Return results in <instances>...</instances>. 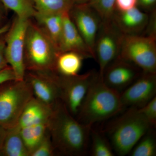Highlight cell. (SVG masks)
I'll return each mask as SVG.
<instances>
[{"label": "cell", "instance_id": "22", "mask_svg": "<svg viewBox=\"0 0 156 156\" xmlns=\"http://www.w3.org/2000/svg\"><path fill=\"white\" fill-rule=\"evenodd\" d=\"M151 130L146 133L135 144L130 153L131 156H156V136L154 133Z\"/></svg>", "mask_w": 156, "mask_h": 156}, {"label": "cell", "instance_id": "33", "mask_svg": "<svg viewBox=\"0 0 156 156\" xmlns=\"http://www.w3.org/2000/svg\"><path fill=\"white\" fill-rule=\"evenodd\" d=\"M5 9H6L5 8L3 4L1 2V1H0V27L3 25H2V23L3 19H4V13H5L4 11H5Z\"/></svg>", "mask_w": 156, "mask_h": 156}, {"label": "cell", "instance_id": "5", "mask_svg": "<svg viewBox=\"0 0 156 156\" xmlns=\"http://www.w3.org/2000/svg\"><path fill=\"white\" fill-rule=\"evenodd\" d=\"M33 97L30 86L24 80L0 84V126L8 129L17 126L23 109Z\"/></svg>", "mask_w": 156, "mask_h": 156}, {"label": "cell", "instance_id": "15", "mask_svg": "<svg viewBox=\"0 0 156 156\" xmlns=\"http://www.w3.org/2000/svg\"><path fill=\"white\" fill-rule=\"evenodd\" d=\"M59 53L74 51L83 55L86 58H94L77 29L74 24L69 13L63 15V27L58 44Z\"/></svg>", "mask_w": 156, "mask_h": 156}, {"label": "cell", "instance_id": "35", "mask_svg": "<svg viewBox=\"0 0 156 156\" xmlns=\"http://www.w3.org/2000/svg\"><path fill=\"white\" fill-rule=\"evenodd\" d=\"M74 5L86 4L89 2L90 0H72Z\"/></svg>", "mask_w": 156, "mask_h": 156}, {"label": "cell", "instance_id": "2", "mask_svg": "<svg viewBox=\"0 0 156 156\" xmlns=\"http://www.w3.org/2000/svg\"><path fill=\"white\" fill-rule=\"evenodd\" d=\"M120 93L107 86L99 73L89 87L76 119L92 127L118 114L124 109Z\"/></svg>", "mask_w": 156, "mask_h": 156}, {"label": "cell", "instance_id": "8", "mask_svg": "<svg viewBox=\"0 0 156 156\" xmlns=\"http://www.w3.org/2000/svg\"><path fill=\"white\" fill-rule=\"evenodd\" d=\"M29 19L16 16L9 30L5 34V55L8 64L13 70L15 79L23 80L26 70L24 49Z\"/></svg>", "mask_w": 156, "mask_h": 156}, {"label": "cell", "instance_id": "17", "mask_svg": "<svg viewBox=\"0 0 156 156\" xmlns=\"http://www.w3.org/2000/svg\"><path fill=\"white\" fill-rule=\"evenodd\" d=\"M85 58L83 55L74 51L59 53L56 58L55 71L64 76L77 75Z\"/></svg>", "mask_w": 156, "mask_h": 156}, {"label": "cell", "instance_id": "21", "mask_svg": "<svg viewBox=\"0 0 156 156\" xmlns=\"http://www.w3.org/2000/svg\"><path fill=\"white\" fill-rule=\"evenodd\" d=\"M36 12L42 14L69 13L74 4L72 0H32Z\"/></svg>", "mask_w": 156, "mask_h": 156}, {"label": "cell", "instance_id": "6", "mask_svg": "<svg viewBox=\"0 0 156 156\" xmlns=\"http://www.w3.org/2000/svg\"><path fill=\"white\" fill-rule=\"evenodd\" d=\"M156 39L144 34H124L119 56L143 72L156 73Z\"/></svg>", "mask_w": 156, "mask_h": 156}, {"label": "cell", "instance_id": "9", "mask_svg": "<svg viewBox=\"0 0 156 156\" xmlns=\"http://www.w3.org/2000/svg\"><path fill=\"white\" fill-rule=\"evenodd\" d=\"M124 34L112 19L101 22L94 45L95 59L99 66V75L102 77L105 69L120 55Z\"/></svg>", "mask_w": 156, "mask_h": 156}, {"label": "cell", "instance_id": "14", "mask_svg": "<svg viewBox=\"0 0 156 156\" xmlns=\"http://www.w3.org/2000/svg\"><path fill=\"white\" fill-rule=\"evenodd\" d=\"M149 19L147 13L137 7L125 11L115 10L112 20L124 35L142 34Z\"/></svg>", "mask_w": 156, "mask_h": 156}, {"label": "cell", "instance_id": "27", "mask_svg": "<svg viewBox=\"0 0 156 156\" xmlns=\"http://www.w3.org/2000/svg\"><path fill=\"white\" fill-rule=\"evenodd\" d=\"M140 112L149 122L152 126L156 124V96L147 104L138 108Z\"/></svg>", "mask_w": 156, "mask_h": 156}, {"label": "cell", "instance_id": "10", "mask_svg": "<svg viewBox=\"0 0 156 156\" xmlns=\"http://www.w3.org/2000/svg\"><path fill=\"white\" fill-rule=\"evenodd\" d=\"M69 15L95 58L94 45L102 22L100 16L88 3L74 5Z\"/></svg>", "mask_w": 156, "mask_h": 156}, {"label": "cell", "instance_id": "3", "mask_svg": "<svg viewBox=\"0 0 156 156\" xmlns=\"http://www.w3.org/2000/svg\"><path fill=\"white\" fill-rule=\"evenodd\" d=\"M59 53L44 30L29 22L24 49L26 70L38 73L55 71L56 58Z\"/></svg>", "mask_w": 156, "mask_h": 156}, {"label": "cell", "instance_id": "34", "mask_svg": "<svg viewBox=\"0 0 156 156\" xmlns=\"http://www.w3.org/2000/svg\"><path fill=\"white\" fill-rule=\"evenodd\" d=\"M9 23H6L0 27V37L7 33L10 27Z\"/></svg>", "mask_w": 156, "mask_h": 156}, {"label": "cell", "instance_id": "23", "mask_svg": "<svg viewBox=\"0 0 156 156\" xmlns=\"http://www.w3.org/2000/svg\"><path fill=\"white\" fill-rule=\"evenodd\" d=\"M6 9L14 11L16 16L29 19L36 13L32 0H0Z\"/></svg>", "mask_w": 156, "mask_h": 156}, {"label": "cell", "instance_id": "24", "mask_svg": "<svg viewBox=\"0 0 156 156\" xmlns=\"http://www.w3.org/2000/svg\"><path fill=\"white\" fill-rule=\"evenodd\" d=\"M90 136L92 139L91 154L93 156H114L112 148L106 138L91 129Z\"/></svg>", "mask_w": 156, "mask_h": 156}, {"label": "cell", "instance_id": "28", "mask_svg": "<svg viewBox=\"0 0 156 156\" xmlns=\"http://www.w3.org/2000/svg\"><path fill=\"white\" fill-rule=\"evenodd\" d=\"M137 0H116L115 3V10L119 11H125L136 7Z\"/></svg>", "mask_w": 156, "mask_h": 156}, {"label": "cell", "instance_id": "31", "mask_svg": "<svg viewBox=\"0 0 156 156\" xmlns=\"http://www.w3.org/2000/svg\"><path fill=\"white\" fill-rule=\"evenodd\" d=\"M156 0H137V5L143 11L152 12L154 10V8L155 5Z\"/></svg>", "mask_w": 156, "mask_h": 156}, {"label": "cell", "instance_id": "30", "mask_svg": "<svg viewBox=\"0 0 156 156\" xmlns=\"http://www.w3.org/2000/svg\"><path fill=\"white\" fill-rule=\"evenodd\" d=\"M12 80H16V79L14 72L9 66L0 71V84Z\"/></svg>", "mask_w": 156, "mask_h": 156}, {"label": "cell", "instance_id": "19", "mask_svg": "<svg viewBox=\"0 0 156 156\" xmlns=\"http://www.w3.org/2000/svg\"><path fill=\"white\" fill-rule=\"evenodd\" d=\"M63 14H42L36 12L34 16L39 24L43 26L58 51L63 27Z\"/></svg>", "mask_w": 156, "mask_h": 156}, {"label": "cell", "instance_id": "7", "mask_svg": "<svg viewBox=\"0 0 156 156\" xmlns=\"http://www.w3.org/2000/svg\"><path fill=\"white\" fill-rule=\"evenodd\" d=\"M98 73L92 70L83 74L64 76L54 73V79L60 92V100L70 113L75 118Z\"/></svg>", "mask_w": 156, "mask_h": 156}, {"label": "cell", "instance_id": "25", "mask_svg": "<svg viewBox=\"0 0 156 156\" xmlns=\"http://www.w3.org/2000/svg\"><path fill=\"white\" fill-rule=\"evenodd\" d=\"M116 0H90L88 4L98 14L102 22L112 19Z\"/></svg>", "mask_w": 156, "mask_h": 156}, {"label": "cell", "instance_id": "1", "mask_svg": "<svg viewBox=\"0 0 156 156\" xmlns=\"http://www.w3.org/2000/svg\"><path fill=\"white\" fill-rule=\"evenodd\" d=\"M92 127L79 122L59 100L53 107L48 129L55 153L80 156L87 153Z\"/></svg>", "mask_w": 156, "mask_h": 156}, {"label": "cell", "instance_id": "12", "mask_svg": "<svg viewBox=\"0 0 156 156\" xmlns=\"http://www.w3.org/2000/svg\"><path fill=\"white\" fill-rule=\"evenodd\" d=\"M142 72L136 66L119 56L107 66L101 78L107 86L120 94Z\"/></svg>", "mask_w": 156, "mask_h": 156}, {"label": "cell", "instance_id": "20", "mask_svg": "<svg viewBox=\"0 0 156 156\" xmlns=\"http://www.w3.org/2000/svg\"><path fill=\"white\" fill-rule=\"evenodd\" d=\"M48 122L49 121L22 128H19L23 140L29 153V156L47 134Z\"/></svg>", "mask_w": 156, "mask_h": 156}, {"label": "cell", "instance_id": "29", "mask_svg": "<svg viewBox=\"0 0 156 156\" xmlns=\"http://www.w3.org/2000/svg\"><path fill=\"white\" fill-rule=\"evenodd\" d=\"M5 34L0 37V71L9 66L5 55Z\"/></svg>", "mask_w": 156, "mask_h": 156}, {"label": "cell", "instance_id": "11", "mask_svg": "<svg viewBox=\"0 0 156 156\" xmlns=\"http://www.w3.org/2000/svg\"><path fill=\"white\" fill-rule=\"evenodd\" d=\"M156 73L142 72L139 77L120 94L124 108H139L156 96Z\"/></svg>", "mask_w": 156, "mask_h": 156}, {"label": "cell", "instance_id": "18", "mask_svg": "<svg viewBox=\"0 0 156 156\" xmlns=\"http://www.w3.org/2000/svg\"><path fill=\"white\" fill-rule=\"evenodd\" d=\"M0 156H29L17 125L7 129Z\"/></svg>", "mask_w": 156, "mask_h": 156}, {"label": "cell", "instance_id": "26", "mask_svg": "<svg viewBox=\"0 0 156 156\" xmlns=\"http://www.w3.org/2000/svg\"><path fill=\"white\" fill-rule=\"evenodd\" d=\"M56 154L49 131L30 156H53Z\"/></svg>", "mask_w": 156, "mask_h": 156}, {"label": "cell", "instance_id": "13", "mask_svg": "<svg viewBox=\"0 0 156 156\" xmlns=\"http://www.w3.org/2000/svg\"><path fill=\"white\" fill-rule=\"evenodd\" d=\"M24 80L31 88L34 97L53 108L60 100V92L53 72H26Z\"/></svg>", "mask_w": 156, "mask_h": 156}, {"label": "cell", "instance_id": "4", "mask_svg": "<svg viewBox=\"0 0 156 156\" xmlns=\"http://www.w3.org/2000/svg\"><path fill=\"white\" fill-rule=\"evenodd\" d=\"M152 127L138 108H130L109 130L112 148L119 156L130 154L139 140Z\"/></svg>", "mask_w": 156, "mask_h": 156}, {"label": "cell", "instance_id": "16", "mask_svg": "<svg viewBox=\"0 0 156 156\" xmlns=\"http://www.w3.org/2000/svg\"><path fill=\"white\" fill-rule=\"evenodd\" d=\"M53 108L33 97L23 109L17 126L20 128L49 121Z\"/></svg>", "mask_w": 156, "mask_h": 156}, {"label": "cell", "instance_id": "32", "mask_svg": "<svg viewBox=\"0 0 156 156\" xmlns=\"http://www.w3.org/2000/svg\"><path fill=\"white\" fill-rule=\"evenodd\" d=\"M7 129L0 126V150L2 147L3 143L7 133Z\"/></svg>", "mask_w": 156, "mask_h": 156}]
</instances>
